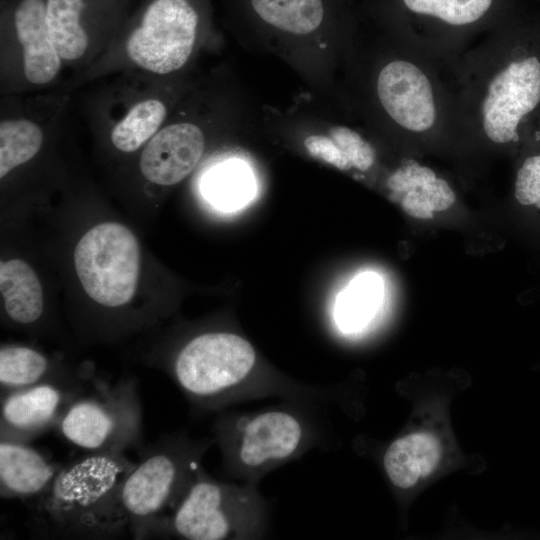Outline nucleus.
<instances>
[{"label": "nucleus", "mask_w": 540, "mask_h": 540, "mask_svg": "<svg viewBox=\"0 0 540 540\" xmlns=\"http://www.w3.org/2000/svg\"><path fill=\"white\" fill-rule=\"evenodd\" d=\"M27 117H6L0 122V177L30 161L41 149L44 131Z\"/></svg>", "instance_id": "4be33fe9"}, {"label": "nucleus", "mask_w": 540, "mask_h": 540, "mask_svg": "<svg viewBox=\"0 0 540 540\" xmlns=\"http://www.w3.org/2000/svg\"><path fill=\"white\" fill-rule=\"evenodd\" d=\"M62 466L29 442L1 440L0 495L35 500L50 488Z\"/></svg>", "instance_id": "ddd939ff"}, {"label": "nucleus", "mask_w": 540, "mask_h": 540, "mask_svg": "<svg viewBox=\"0 0 540 540\" xmlns=\"http://www.w3.org/2000/svg\"><path fill=\"white\" fill-rule=\"evenodd\" d=\"M167 114V105L161 98L139 99L113 124L110 141L121 152H135L163 127Z\"/></svg>", "instance_id": "aec40b11"}, {"label": "nucleus", "mask_w": 540, "mask_h": 540, "mask_svg": "<svg viewBox=\"0 0 540 540\" xmlns=\"http://www.w3.org/2000/svg\"><path fill=\"white\" fill-rule=\"evenodd\" d=\"M413 13L426 15L447 25L460 27L480 20L493 0H403Z\"/></svg>", "instance_id": "393cba45"}, {"label": "nucleus", "mask_w": 540, "mask_h": 540, "mask_svg": "<svg viewBox=\"0 0 540 540\" xmlns=\"http://www.w3.org/2000/svg\"><path fill=\"white\" fill-rule=\"evenodd\" d=\"M91 374L92 371L87 369L75 373L58 371L43 353L28 346L10 344L0 349L1 394Z\"/></svg>", "instance_id": "dca6fc26"}, {"label": "nucleus", "mask_w": 540, "mask_h": 540, "mask_svg": "<svg viewBox=\"0 0 540 540\" xmlns=\"http://www.w3.org/2000/svg\"><path fill=\"white\" fill-rule=\"evenodd\" d=\"M255 12L267 23L281 30L307 34L322 22L321 0H251Z\"/></svg>", "instance_id": "5701e85b"}, {"label": "nucleus", "mask_w": 540, "mask_h": 540, "mask_svg": "<svg viewBox=\"0 0 540 540\" xmlns=\"http://www.w3.org/2000/svg\"><path fill=\"white\" fill-rule=\"evenodd\" d=\"M74 262L84 290L95 302L116 308L132 299L140 251L128 228L117 223L96 225L76 245Z\"/></svg>", "instance_id": "423d86ee"}, {"label": "nucleus", "mask_w": 540, "mask_h": 540, "mask_svg": "<svg viewBox=\"0 0 540 540\" xmlns=\"http://www.w3.org/2000/svg\"><path fill=\"white\" fill-rule=\"evenodd\" d=\"M329 136L338 146L350 169L367 171L373 165L375 151L356 131L338 126L331 129Z\"/></svg>", "instance_id": "bb28decb"}, {"label": "nucleus", "mask_w": 540, "mask_h": 540, "mask_svg": "<svg viewBox=\"0 0 540 540\" xmlns=\"http://www.w3.org/2000/svg\"><path fill=\"white\" fill-rule=\"evenodd\" d=\"M125 454L90 453L63 465L50 488L33 500L30 526L46 538L108 539L127 534L118 492L135 466Z\"/></svg>", "instance_id": "f03ea898"}, {"label": "nucleus", "mask_w": 540, "mask_h": 540, "mask_svg": "<svg viewBox=\"0 0 540 540\" xmlns=\"http://www.w3.org/2000/svg\"><path fill=\"white\" fill-rule=\"evenodd\" d=\"M95 380L91 374L1 394L0 440L30 442L55 429L69 406Z\"/></svg>", "instance_id": "1a4fd4ad"}, {"label": "nucleus", "mask_w": 540, "mask_h": 540, "mask_svg": "<svg viewBox=\"0 0 540 540\" xmlns=\"http://www.w3.org/2000/svg\"><path fill=\"white\" fill-rule=\"evenodd\" d=\"M441 456L438 439L430 433H414L394 441L387 449L383 464L391 482L409 488L432 473Z\"/></svg>", "instance_id": "f3484780"}, {"label": "nucleus", "mask_w": 540, "mask_h": 540, "mask_svg": "<svg viewBox=\"0 0 540 540\" xmlns=\"http://www.w3.org/2000/svg\"><path fill=\"white\" fill-rule=\"evenodd\" d=\"M197 26L198 15L187 0H154L122 44L123 55L148 74H171L188 61Z\"/></svg>", "instance_id": "0eeeda50"}, {"label": "nucleus", "mask_w": 540, "mask_h": 540, "mask_svg": "<svg viewBox=\"0 0 540 540\" xmlns=\"http://www.w3.org/2000/svg\"><path fill=\"white\" fill-rule=\"evenodd\" d=\"M55 430L90 453L125 454L143 444V408L138 382L96 379L66 410Z\"/></svg>", "instance_id": "20e7f679"}, {"label": "nucleus", "mask_w": 540, "mask_h": 540, "mask_svg": "<svg viewBox=\"0 0 540 540\" xmlns=\"http://www.w3.org/2000/svg\"><path fill=\"white\" fill-rule=\"evenodd\" d=\"M204 192L216 206L232 210L243 205L252 196V176L242 163L227 162L207 175Z\"/></svg>", "instance_id": "b1692460"}, {"label": "nucleus", "mask_w": 540, "mask_h": 540, "mask_svg": "<svg viewBox=\"0 0 540 540\" xmlns=\"http://www.w3.org/2000/svg\"><path fill=\"white\" fill-rule=\"evenodd\" d=\"M139 461L123 478L119 512L135 539L161 536L166 520L185 496L197 460L182 441L163 436L138 449Z\"/></svg>", "instance_id": "7ed1b4c3"}, {"label": "nucleus", "mask_w": 540, "mask_h": 540, "mask_svg": "<svg viewBox=\"0 0 540 540\" xmlns=\"http://www.w3.org/2000/svg\"><path fill=\"white\" fill-rule=\"evenodd\" d=\"M376 91L386 114L406 132L425 135L447 121V101L439 82L415 57L385 64L378 74Z\"/></svg>", "instance_id": "6e6552de"}, {"label": "nucleus", "mask_w": 540, "mask_h": 540, "mask_svg": "<svg viewBox=\"0 0 540 540\" xmlns=\"http://www.w3.org/2000/svg\"><path fill=\"white\" fill-rule=\"evenodd\" d=\"M468 74L464 122L500 146H522L540 127V23L510 33Z\"/></svg>", "instance_id": "f257e3e1"}, {"label": "nucleus", "mask_w": 540, "mask_h": 540, "mask_svg": "<svg viewBox=\"0 0 540 540\" xmlns=\"http://www.w3.org/2000/svg\"><path fill=\"white\" fill-rule=\"evenodd\" d=\"M0 290L8 318L23 326L34 324L43 313L42 287L34 270L24 261L2 262Z\"/></svg>", "instance_id": "6ab92c4d"}, {"label": "nucleus", "mask_w": 540, "mask_h": 540, "mask_svg": "<svg viewBox=\"0 0 540 540\" xmlns=\"http://www.w3.org/2000/svg\"><path fill=\"white\" fill-rule=\"evenodd\" d=\"M14 28L26 82L34 86L53 82L63 61L48 33L46 1L22 0L14 12Z\"/></svg>", "instance_id": "f8f14e48"}, {"label": "nucleus", "mask_w": 540, "mask_h": 540, "mask_svg": "<svg viewBox=\"0 0 540 540\" xmlns=\"http://www.w3.org/2000/svg\"><path fill=\"white\" fill-rule=\"evenodd\" d=\"M230 493L210 479L195 478L174 512L166 520L161 536L176 535L190 540L227 538L233 528Z\"/></svg>", "instance_id": "9d476101"}, {"label": "nucleus", "mask_w": 540, "mask_h": 540, "mask_svg": "<svg viewBox=\"0 0 540 540\" xmlns=\"http://www.w3.org/2000/svg\"><path fill=\"white\" fill-rule=\"evenodd\" d=\"M521 147L524 153L516 170L514 197L521 206L540 211V127Z\"/></svg>", "instance_id": "a878e982"}, {"label": "nucleus", "mask_w": 540, "mask_h": 540, "mask_svg": "<svg viewBox=\"0 0 540 540\" xmlns=\"http://www.w3.org/2000/svg\"><path fill=\"white\" fill-rule=\"evenodd\" d=\"M84 9V0H46L48 33L63 64L81 63L98 53L81 23Z\"/></svg>", "instance_id": "a211bd4d"}, {"label": "nucleus", "mask_w": 540, "mask_h": 540, "mask_svg": "<svg viewBox=\"0 0 540 540\" xmlns=\"http://www.w3.org/2000/svg\"><path fill=\"white\" fill-rule=\"evenodd\" d=\"M255 358L253 347L241 336L207 332L186 342L168 370L187 395L202 403H214L245 379Z\"/></svg>", "instance_id": "39448f33"}, {"label": "nucleus", "mask_w": 540, "mask_h": 540, "mask_svg": "<svg viewBox=\"0 0 540 540\" xmlns=\"http://www.w3.org/2000/svg\"><path fill=\"white\" fill-rule=\"evenodd\" d=\"M204 149L205 137L199 126L191 122L165 125L144 146L140 171L154 184L174 185L192 172Z\"/></svg>", "instance_id": "9b49d317"}, {"label": "nucleus", "mask_w": 540, "mask_h": 540, "mask_svg": "<svg viewBox=\"0 0 540 540\" xmlns=\"http://www.w3.org/2000/svg\"><path fill=\"white\" fill-rule=\"evenodd\" d=\"M392 197L400 198L406 214L417 219H431L435 211H445L456 195L449 183L438 178L429 167L409 160L388 178Z\"/></svg>", "instance_id": "2eb2a0df"}, {"label": "nucleus", "mask_w": 540, "mask_h": 540, "mask_svg": "<svg viewBox=\"0 0 540 540\" xmlns=\"http://www.w3.org/2000/svg\"><path fill=\"white\" fill-rule=\"evenodd\" d=\"M304 145L313 157L321 159L340 170L350 169L338 146L330 136H309L305 139Z\"/></svg>", "instance_id": "cd10ccee"}, {"label": "nucleus", "mask_w": 540, "mask_h": 540, "mask_svg": "<svg viewBox=\"0 0 540 540\" xmlns=\"http://www.w3.org/2000/svg\"><path fill=\"white\" fill-rule=\"evenodd\" d=\"M301 436L300 423L292 415L281 411L262 413L243 429L239 459L247 466L284 459L296 450Z\"/></svg>", "instance_id": "4468645a"}, {"label": "nucleus", "mask_w": 540, "mask_h": 540, "mask_svg": "<svg viewBox=\"0 0 540 540\" xmlns=\"http://www.w3.org/2000/svg\"><path fill=\"white\" fill-rule=\"evenodd\" d=\"M381 298L382 282L377 275L364 273L356 277L337 299V325L346 333L363 329L375 315Z\"/></svg>", "instance_id": "412c9836"}]
</instances>
